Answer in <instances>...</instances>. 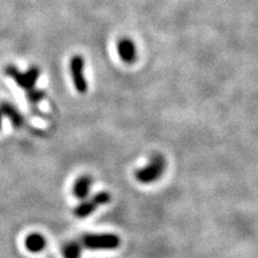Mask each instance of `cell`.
I'll list each match as a JSON object with an SVG mask.
<instances>
[{
  "instance_id": "obj_3",
  "label": "cell",
  "mask_w": 258,
  "mask_h": 258,
  "mask_svg": "<svg viewBox=\"0 0 258 258\" xmlns=\"http://www.w3.org/2000/svg\"><path fill=\"white\" fill-rule=\"evenodd\" d=\"M167 167L166 159L163 155H153L149 163L135 172L136 180L142 184H151L156 182L164 174Z\"/></svg>"
},
{
  "instance_id": "obj_5",
  "label": "cell",
  "mask_w": 258,
  "mask_h": 258,
  "mask_svg": "<svg viewBox=\"0 0 258 258\" xmlns=\"http://www.w3.org/2000/svg\"><path fill=\"white\" fill-rule=\"evenodd\" d=\"M110 200L111 195L108 191L96 194L90 199H83L82 203L75 209V215L79 217V219H84V217L90 216L99 207L109 204Z\"/></svg>"
},
{
  "instance_id": "obj_6",
  "label": "cell",
  "mask_w": 258,
  "mask_h": 258,
  "mask_svg": "<svg viewBox=\"0 0 258 258\" xmlns=\"http://www.w3.org/2000/svg\"><path fill=\"white\" fill-rule=\"evenodd\" d=\"M116 50L119 58L125 63L132 64L136 62L137 57H138L136 44L133 40L129 38L119 39L116 44Z\"/></svg>"
},
{
  "instance_id": "obj_9",
  "label": "cell",
  "mask_w": 258,
  "mask_h": 258,
  "mask_svg": "<svg viewBox=\"0 0 258 258\" xmlns=\"http://www.w3.org/2000/svg\"><path fill=\"white\" fill-rule=\"evenodd\" d=\"M25 246L31 253H40L46 246V239L40 233H30L25 239Z\"/></svg>"
},
{
  "instance_id": "obj_7",
  "label": "cell",
  "mask_w": 258,
  "mask_h": 258,
  "mask_svg": "<svg viewBox=\"0 0 258 258\" xmlns=\"http://www.w3.org/2000/svg\"><path fill=\"white\" fill-rule=\"evenodd\" d=\"M0 110L3 112L4 117H7L14 128H21L24 126L25 119L20 110L16 108L13 103L9 101L0 102Z\"/></svg>"
},
{
  "instance_id": "obj_2",
  "label": "cell",
  "mask_w": 258,
  "mask_h": 258,
  "mask_svg": "<svg viewBox=\"0 0 258 258\" xmlns=\"http://www.w3.org/2000/svg\"><path fill=\"white\" fill-rule=\"evenodd\" d=\"M77 240L81 247L90 251H111L120 244L118 236L114 233H85Z\"/></svg>"
},
{
  "instance_id": "obj_11",
  "label": "cell",
  "mask_w": 258,
  "mask_h": 258,
  "mask_svg": "<svg viewBox=\"0 0 258 258\" xmlns=\"http://www.w3.org/2000/svg\"><path fill=\"white\" fill-rule=\"evenodd\" d=\"M28 101L32 106H38V104L43 101L46 97V94L43 90H40V88H36L34 92H31L30 94L26 95Z\"/></svg>"
},
{
  "instance_id": "obj_10",
  "label": "cell",
  "mask_w": 258,
  "mask_h": 258,
  "mask_svg": "<svg viewBox=\"0 0 258 258\" xmlns=\"http://www.w3.org/2000/svg\"><path fill=\"white\" fill-rule=\"evenodd\" d=\"M83 248L81 247L78 240H72L67 242L62 246V255L64 258H81Z\"/></svg>"
},
{
  "instance_id": "obj_1",
  "label": "cell",
  "mask_w": 258,
  "mask_h": 258,
  "mask_svg": "<svg viewBox=\"0 0 258 258\" xmlns=\"http://www.w3.org/2000/svg\"><path fill=\"white\" fill-rule=\"evenodd\" d=\"M4 72L8 78L14 81L16 85L25 91L26 95L36 90L38 80L41 75V70L37 66H31L26 71H21L14 64H7Z\"/></svg>"
},
{
  "instance_id": "obj_8",
  "label": "cell",
  "mask_w": 258,
  "mask_h": 258,
  "mask_svg": "<svg viewBox=\"0 0 258 258\" xmlns=\"http://www.w3.org/2000/svg\"><path fill=\"white\" fill-rule=\"evenodd\" d=\"M93 185V177L91 175H82L77 179L72 187V191L77 199H86L90 195V191Z\"/></svg>"
},
{
  "instance_id": "obj_4",
  "label": "cell",
  "mask_w": 258,
  "mask_h": 258,
  "mask_svg": "<svg viewBox=\"0 0 258 258\" xmlns=\"http://www.w3.org/2000/svg\"><path fill=\"white\" fill-rule=\"evenodd\" d=\"M69 70L76 91L80 94L87 93L88 82L85 78V60L83 56H72L69 62Z\"/></svg>"
},
{
  "instance_id": "obj_12",
  "label": "cell",
  "mask_w": 258,
  "mask_h": 258,
  "mask_svg": "<svg viewBox=\"0 0 258 258\" xmlns=\"http://www.w3.org/2000/svg\"><path fill=\"white\" fill-rule=\"evenodd\" d=\"M3 118H4L3 112H2V110H0V131H2V127H3Z\"/></svg>"
}]
</instances>
